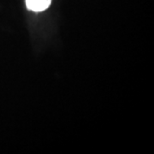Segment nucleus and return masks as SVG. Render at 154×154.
Here are the masks:
<instances>
[{"label":"nucleus","instance_id":"f257e3e1","mask_svg":"<svg viewBox=\"0 0 154 154\" xmlns=\"http://www.w3.org/2000/svg\"><path fill=\"white\" fill-rule=\"evenodd\" d=\"M51 0H26V4L29 10L33 11H45L49 7Z\"/></svg>","mask_w":154,"mask_h":154}]
</instances>
